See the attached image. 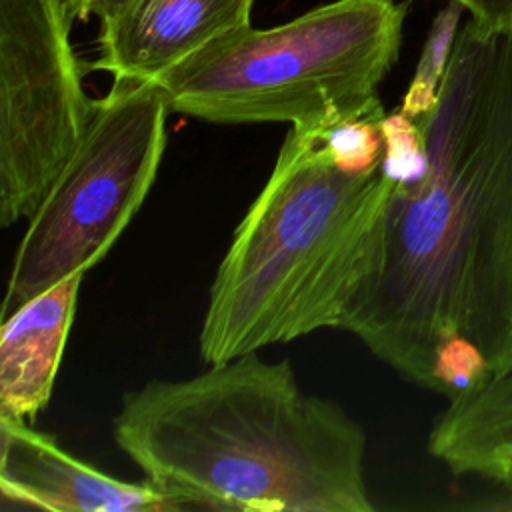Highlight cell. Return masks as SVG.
<instances>
[{
    "label": "cell",
    "mask_w": 512,
    "mask_h": 512,
    "mask_svg": "<svg viewBox=\"0 0 512 512\" xmlns=\"http://www.w3.org/2000/svg\"><path fill=\"white\" fill-rule=\"evenodd\" d=\"M384 116L386 112L378 110L322 128L324 144L332 160L350 172H364L380 166L384 156L380 120Z\"/></svg>",
    "instance_id": "7c38bea8"
},
{
    "label": "cell",
    "mask_w": 512,
    "mask_h": 512,
    "mask_svg": "<svg viewBox=\"0 0 512 512\" xmlns=\"http://www.w3.org/2000/svg\"><path fill=\"white\" fill-rule=\"evenodd\" d=\"M402 26L396 0H334L274 28H234L156 82L170 112L210 124L328 128L384 110Z\"/></svg>",
    "instance_id": "277c9868"
},
{
    "label": "cell",
    "mask_w": 512,
    "mask_h": 512,
    "mask_svg": "<svg viewBox=\"0 0 512 512\" xmlns=\"http://www.w3.org/2000/svg\"><path fill=\"white\" fill-rule=\"evenodd\" d=\"M118 448L186 508L372 512L366 432L300 388L288 360L248 352L122 398Z\"/></svg>",
    "instance_id": "7a4b0ae2"
},
{
    "label": "cell",
    "mask_w": 512,
    "mask_h": 512,
    "mask_svg": "<svg viewBox=\"0 0 512 512\" xmlns=\"http://www.w3.org/2000/svg\"><path fill=\"white\" fill-rule=\"evenodd\" d=\"M68 18L74 20H88V18H98L102 20L108 16L120 0H62Z\"/></svg>",
    "instance_id": "2e32d148"
},
{
    "label": "cell",
    "mask_w": 512,
    "mask_h": 512,
    "mask_svg": "<svg viewBox=\"0 0 512 512\" xmlns=\"http://www.w3.org/2000/svg\"><path fill=\"white\" fill-rule=\"evenodd\" d=\"M254 0H120L100 20L98 58L114 80H158L218 36L250 24Z\"/></svg>",
    "instance_id": "ba28073f"
},
{
    "label": "cell",
    "mask_w": 512,
    "mask_h": 512,
    "mask_svg": "<svg viewBox=\"0 0 512 512\" xmlns=\"http://www.w3.org/2000/svg\"><path fill=\"white\" fill-rule=\"evenodd\" d=\"M416 122L426 174L392 184L340 328L432 390L452 336L476 344L492 376L512 368V36L468 20Z\"/></svg>",
    "instance_id": "6da1fadb"
},
{
    "label": "cell",
    "mask_w": 512,
    "mask_h": 512,
    "mask_svg": "<svg viewBox=\"0 0 512 512\" xmlns=\"http://www.w3.org/2000/svg\"><path fill=\"white\" fill-rule=\"evenodd\" d=\"M462 12L464 8L458 2H450L442 12H438L430 26L422 56L416 66V74L400 106V112H404L412 120L424 118L438 100V90L456 42Z\"/></svg>",
    "instance_id": "8fae6325"
},
{
    "label": "cell",
    "mask_w": 512,
    "mask_h": 512,
    "mask_svg": "<svg viewBox=\"0 0 512 512\" xmlns=\"http://www.w3.org/2000/svg\"><path fill=\"white\" fill-rule=\"evenodd\" d=\"M490 378L492 372L486 358L468 338L452 336L440 344L434 360V392L450 400L482 386Z\"/></svg>",
    "instance_id": "5bb4252c"
},
{
    "label": "cell",
    "mask_w": 512,
    "mask_h": 512,
    "mask_svg": "<svg viewBox=\"0 0 512 512\" xmlns=\"http://www.w3.org/2000/svg\"><path fill=\"white\" fill-rule=\"evenodd\" d=\"M512 450V368L450 398L428 434V452L454 474H480Z\"/></svg>",
    "instance_id": "30bf717a"
},
{
    "label": "cell",
    "mask_w": 512,
    "mask_h": 512,
    "mask_svg": "<svg viewBox=\"0 0 512 512\" xmlns=\"http://www.w3.org/2000/svg\"><path fill=\"white\" fill-rule=\"evenodd\" d=\"M84 272L30 298L0 330V414L34 422L52 396Z\"/></svg>",
    "instance_id": "9c48e42d"
},
{
    "label": "cell",
    "mask_w": 512,
    "mask_h": 512,
    "mask_svg": "<svg viewBox=\"0 0 512 512\" xmlns=\"http://www.w3.org/2000/svg\"><path fill=\"white\" fill-rule=\"evenodd\" d=\"M168 112L154 80H114L94 100L78 146L26 218L2 318L108 254L158 176Z\"/></svg>",
    "instance_id": "5b68a950"
},
{
    "label": "cell",
    "mask_w": 512,
    "mask_h": 512,
    "mask_svg": "<svg viewBox=\"0 0 512 512\" xmlns=\"http://www.w3.org/2000/svg\"><path fill=\"white\" fill-rule=\"evenodd\" d=\"M380 166L340 168L322 128L284 136L216 268L198 334L204 364L342 326L394 184Z\"/></svg>",
    "instance_id": "3957f363"
},
{
    "label": "cell",
    "mask_w": 512,
    "mask_h": 512,
    "mask_svg": "<svg viewBox=\"0 0 512 512\" xmlns=\"http://www.w3.org/2000/svg\"><path fill=\"white\" fill-rule=\"evenodd\" d=\"M478 476H484L512 492V450L502 452L494 456L490 462H486Z\"/></svg>",
    "instance_id": "e0dca14e"
},
{
    "label": "cell",
    "mask_w": 512,
    "mask_h": 512,
    "mask_svg": "<svg viewBox=\"0 0 512 512\" xmlns=\"http://www.w3.org/2000/svg\"><path fill=\"white\" fill-rule=\"evenodd\" d=\"M384 140L382 174L394 184H410L420 180L428 168L426 138L416 120L396 110L380 120Z\"/></svg>",
    "instance_id": "4fadbf2b"
},
{
    "label": "cell",
    "mask_w": 512,
    "mask_h": 512,
    "mask_svg": "<svg viewBox=\"0 0 512 512\" xmlns=\"http://www.w3.org/2000/svg\"><path fill=\"white\" fill-rule=\"evenodd\" d=\"M62 0H0V224L28 218L78 146L94 98Z\"/></svg>",
    "instance_id": "8992f818"
},
{
    "label": "cell",
    "mask_w": 512,
    "mask_h": 512,
    "mask_svg": "<svg viewBox=\"0 0 512 512\" xmlns=\"http://www.w3.org/2000/svg\"><path fill=\"white\" fill-rule=\"evenodd\" d=\"M0 492L4 500L50 512L184 510L148 480L108 476L8 414H0Z\"/></svg>",
    "instance_id": "52a82bcc"
},
{
    "label": "cell",
    "mask_w": 512,
    "mask_h": 512,
    "mask_svg": "<svg viewBox=\"0 0 512 512\" xmlns=\"http://www.w3.org/2000/svg\"><path fill=\"white\" fill-rule=\"evenodd\" d=\"M470 12L482 30L494 36H512V0H450Z\"/></svg>",
    "instance_id": "9a60e30c"
}]
</instances>
